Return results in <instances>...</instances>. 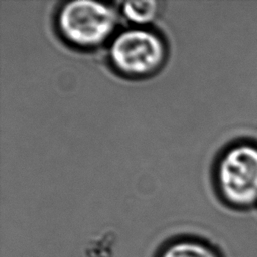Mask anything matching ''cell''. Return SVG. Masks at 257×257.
Masks as SVG:
<instances>
[{
  "instance_id": "cell-1",
  "label": "cell",
  "mask_w": 257,
  "mask_h": 257,
  "mask_svg": "<svg viewBox=\"0 0 257 257\" xmlns=\"http://www.w3.org/2000/svg\"><path fill=\"white\" fill-rule=\"evenodd\" d=\"M117 23L115 9L103 2L74 0L64 3L56 16L62 38L82 49L96 48L113 33Z\"/></svg>"
},
{
  "instance_id": "cell-2",
  "label": "cell",
  "mask_w": 257,
  "mask_h": 257,
  "mask_svg": "<svg viewBox=\"0 0 257 257\" xmlns=\"http://www.w3.org/2000/svg\"><path fill=\"white\" fill-rule=\"evenodd\" d=\"M167 57L164 39L144 27L125 29L114 36L109 59L115 70L130 77H144L158 71Z\"/></svg>"
},
{
  "instance_id": "cell-3",
  "label": "cell",
  "mask_w": 257,
  "mask_h": 257,
  "mask_svg": "<svg viewBox=\"0 0 257 257\" xmlns=\"http://www.w3.org/2000/svg\"><path fill=\"white\" fill-rule=\"evenodd\" d=\"M219 189L234 205L248 206L257 201V147L249 144L230 148L217 168Z\"/></svg>"
},
{
  "instance_id": "cell-4",
  "label": "cell",
  "mask_w": 257,
  "mask_h": 257,
  "mask_svg": "<svg viewBox=\"0 0 257 257\" xmlns=\"http://www.w3.org/2000/svg\"><path fill=\"white\" fill-rule=\"evenodd\" d=\"M161 3L154 0L126 1L121 4V13L127 20L144 25L155 20L160 11Z\"/></svg>"
},
{
  "instance_id": "cell-5",
  "label": "cell",
  "mask_w": 257,
  "mask_h": 257,
  "mask_svg": "<svg viewBox=\"0 0 257 257\" xmlns=\"http://www.w3.org/2000/svg\"><path fill=\"white\" fill-rule=\"evenodd\" d=\"M162 257H217L204 245L194 242H180L168 248Z\"/></svg>"
}]
</instances>
